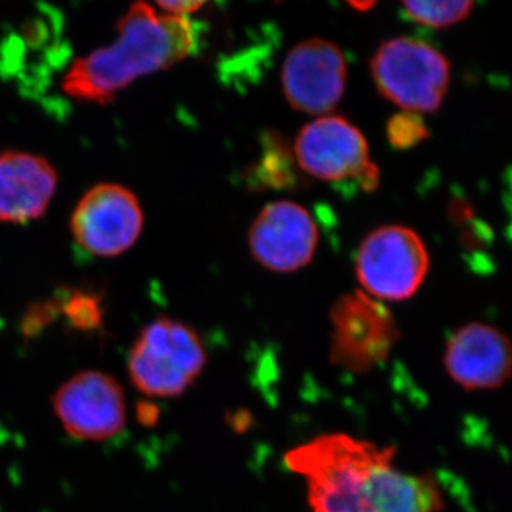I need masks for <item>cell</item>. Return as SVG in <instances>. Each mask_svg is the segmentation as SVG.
Listing matches in <instances>:
<instances>
[{"instance_id":"cell-12","label":"cell","mask_w":512,"mask_h":512,"mask_svg":"<svg viewBox=\"0 0 512 512\" xmlns=\"http://www.w3.org/2000/svg\"><path fill=\"white\" fill-rule=\"evenodd\" d=\"M57 188L55 167L23 151L0 154V221L25 224L45 214Z\"/></svg>"},{"instance_id":"cell-16","label":"cell","mask_w":512,"mask_h":512,"mask_svg":"<svg viewBox=\"0 0 512 512\" xmlns=\"http://www.w3.org/2000/svg\"><path fill=\"white\" fill-rule=\"evenodd\" d=\"M427 136H429V131L424 126L420 114L417 113L404 111V113L392 117L387 123V138L397 150L417 146Z\"/></svg>"},{"instance_id":"cell-10","label":"cell","mask_w":512,"mask_h":512,"mask_svg":"<svg viewBox=\"0 0 512 512\" xmlns=\"http://www.w3.org/2000/svg\"><path fill=\"white\" fill-rule=\"evenodd\" d=\"M318 242V227L312 215L291 201L266 205L249 231L252 255L274 272L298 271L308 265Z\"/></svg>"},{"instance_id":"cell-11","label":"cell","mask_w":512,"mask_h":512,"mask_svg":"<svg viewBox=\"0 0 512 512\" xmlns=\"http://www.w3.org/2000/svg\"><path fill=\"white\" fill-rule=\"evenodd\" d=\"M444 365L464 389H497L512 376V342L493 326L470 323L448 340Z\"/></svg>"},{"instance_id":"cell-5","label":"cell","mask_w":512,"mask_h":512,"mask_svg":"<svg viewBox=\"0 0 512 512\" xmlns=\"http://www.w3.org/2000/svg\"><path fill=\"white\" fill-rule=\"evenodd\" d=\"M330 323V362L352 373L380 365L399 339L392 313L366 292L340 296L330 309Z\"/></svg>"},{"instance_id":"cell-7","label":"cell","mask_w":512,"mask_h":512,"mask_svg":"<svg viewBox=\"0 0 512 512\" xmlns=\"http://www.w3.org/2000/svg\"><path fill=\"white\" fill-rule=\"evenodd\" d=\"M144 214L134 192L119 184L90 188L74 208L70 229L74 241L90 254L117 256L136 244Z\"/></svg>"},{"instance_id":"cell-14","label":"cell","mask_w":512,"mask_h":512,"mask_svg":"<svg viewBox=\"0 0 512 512\" xmlns=\"http://www.w3.org/2000/svg\"><path fill=\"white\" fill-rule=\"evenodd\" d=\"M474 3L467 2H406L403 12L407 18L430 28H448L470 15Z\"/></svg>"},{"instance_id":"cell-2","label":"cell","mask_w":512,"mask_h":512,"mask_svg":"<svg viewBox=\"0 0 512 512\" xmlns=\"http://www.w3.org/2000/svg\"><path fill=\"white\" fill-rule=\"evenodd\" d=\"M207 363L198 333L178 320L148 323L128 355L131 382L148 397L171 399L187 392Z\"/></svg>"},{"instance_id":"cell-3","label":"cell","mask_w":512,"mask_h":512,"mask_svg":"<svg viewBox=\"0 0 512 512\" xmlns=\"http://www.w3.org/2000/svg\"><path fill=\"white\" fill-rule=\"evenodd\" d=\"M377 89L409 113H431L443 103L450 84V63L439 50L421 40H387L373 56Z\"/></svg>"},{"instance_id":"cell-19","label":"cell","mask_w":512,"mask_h":512,"mask_svg":"<svg viewBox=\"0 0 512 512\" xmlns=\"http://www.w3.org/2000/svg\"><path fill=\"white\" fill-rule=\"evenodd\" d=\"M352 5V8H360L362 10H367L369 8H372V6H375V3L369 2V3H350Z\"/></svg>"},{"instance_id":"cell-13","label":"cell","mask_w":512,"mask_h":512,"mask_svg":"<svg viewBox=\"0 0 512 512\" xmlns=\"http://www.w3.org/2000/svg\"><path fill=\"white\" fill-rule=\"evenodd\" d=\"M252 175L262 187L284 188L296 183L291 153L281 137L266 136L264 151Z\"/></svg>"},{"instance_id":"cell-8","label":"cell","mask_w":512,"mask_h":512,"mask_svg":"<svg viewBox=\"0 0 512 512\" xmlns=\"http://www.w3.org/2000/svg\"><path fill=\"white\" fill-rule=\"evenodd\" d=\"M53 409L74 439L104 441L126 426V397L114 377L97 370L77 373L53 396Z\"/></svg>"},{"instance_id":"cell-1","label":"cell","mask_w":512,"mask_h":512,"mask_svg":"<svg viewBox=\"0 0 512 512\" xmlns=\"http://www.w3.org/2000/svg\"><path fill=\"white\" fill-rule=\"evenodd\" d=\"M117 39L74 60L63 76V92L86 103L106 104L138 77L168 69L195 47L190 20L160 15L134 3L117 25Z\"/></svg>"},{"instance_id":"cell-6","label":"cell","mask_w":512,"mask_h":512,"mask_svg":"<svg viewBox=\"0 0 512 512\" xmlns=\"http://www.w3.org/2000/svg\"><path fill=\"white\" fill-rule=\"evenodd\" d=\"M295 157L305 173L326 183L355 181L363 191H373L379 183L365 136L343 117L325 116L306 124L296 138Z\"/></svg>"},{"instance_id":"cell-4","label":"cell","mask_w":512,"mask_h":512,"mask_svg":"<svg viewBox=\"0 0 512 512\" xmlns=\"http://www.w3.org/2000/svg\"><path fill=\"white\" fill-rule=\"evenodd\" d=\"M429 265V252L419 235L390 225L376 229L360 245L356 275L372 298L404 301L419 291Z\"/></svg>"},{"instance_id":"cell-17","label":"cell","mask_w":512,"mask_h":512,"mask_svg":"<svg viewBox=\"0 0 512 512\" xmlns=\"http://www.w3.org/2000/svg\"><path fill=\"white\" fill-rule=\"evenodd\" d=\"M57 308L59 306L56 303L47 302L30 309L23 320V332L30 336L36 335L37 330L45 328L49 325L50 320L55 318Z\"/></svg>"},{"instance_id":"cell-9","label":"cell","mask_w":512,"mask_h":512,"mask_svg":"<svg viewBox=\"0 0 512 512\" xmlns=\"http://www.w3.org/2000/svg\"><path fill=\"white\" fill-rule=\"evenodd\" d=\"M346 60L329 40H303L286 56L282 84L293 109L308 114H326L338 106L345 93Z\"/></svg>"},{"instance_id":"cell-18","label":"cell","mask_w":512,"mask_h":512,"mask_svg":"<svg viewBox=\"0 0 512 512\" xmlns=\"http://www.w3.org/2000/svg\"><path fill=\"white\" fill-rule=\"evenodd\" d=\"M157 6L163 10L165 15L187 18V15H190V13L198 12V10L204 8L205 3L184 0V2H158Z\"/></svg>"},{"instance_id":"cell-15","label":"cell","mask_w":512,"mask_h":512,"mask_svg":"<svg viewBox=\"0 0 512 512\" xmlns=\"http://www.w3.org/2000/svg\"><path fill=\"white\" fill-rule=\"evenodd\" d=\"M60 311L73 329L92 332L103 323V306L92 292L74 291L64 299Z\"/></svg>"}]
</instances>
